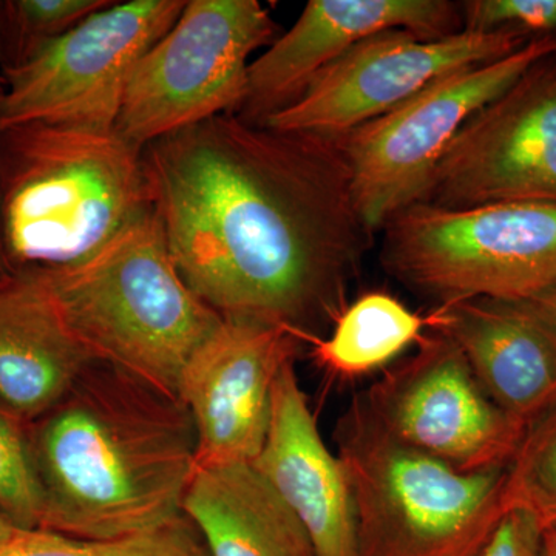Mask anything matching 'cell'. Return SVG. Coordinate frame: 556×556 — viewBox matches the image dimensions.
<instances>
[{
    "label": "cell",
    "mask_w": 556,
    "mask_h": 556,
    "mask_svg": "<svg viewBox=\"0 0 556 556\" xmlns=\"http://www.w3.org/2000/svg\"><path fill=\"white\" fill-rule=\"evenodd\" d=\"M142 161L170 257L208 308L298 338L334 325L375 237L334 138L223 115Z\"/></svg>",
    "instance_id": "cell-1"
},
{
    "label": "cell",
    "mask_w": 556,
    "mask_h": 556,
    "mask_svg": "<svg viewBox=\"0 0 556 556\" xmlns=\"http://www.w3.org/2000/svg\"><path fill=\"white\" fill-rule=\"evenodd\" d=\"M42 495L40 530L108 540L181 515L197 434L179 399L93 362L46 415L28 422Z\"/></svg>",
    "instance_id": "cell-2"
},
{
    "label": "cell",
    "mask_w": 556,
    "mask_h": 556,
    "mask_svg": "<svg viewBox=\"0 0 556 556\" xmlns=\"http://www.w3.org/2000/svg\"><path fill=\"white\" fill-rule=\"evenodd\" d=\"M152 211L142 150L116 131L0 130V237L10 276L76 265Z\"/></svg>",
    "instance_id": "cell-3"
},
{
    "label": "cell",
    "mask_w": 556,
    "mask_h": 556,
    "mask_svg": "<svg viewBox=\"0 0 556 556\" xmlns=\"http://www.w3.org/2000/svg\"><path fill=\"white\" fill-rule=\"evenodd\" d=\"M20 276L38 281L91 361L177 399L190 356L223 321L179 276L153 211L84 262Z\"/></svg>",
    "instance_id": "cell-4"
},
{
    "label": "cell",
    "mask_w": 556,
    "mask_h": 556,
    "mask_svg": "<svg viewBox=\"0 0 556 556\" xmlns=\"http://www.w3.org/2000/svg\"><path fill=\"white\" fill-rule=\"evenodd\" d=\"M357 556H477L506 514V468L464 473L402 444L364 393L336 424Z\"/></svg>",
    "instance_id": "cell-5"
},
{
    "label": "cell",
    "mask_w": 556,
    "mask_h": 556,
    "mask_svg": "<svg viewBox=\"0 0 556 556\" xmlns=\"http://www.w3.org/2000/svg\"><path fill=\"white\" fill-rule=\"evenodd\" d=\"M382 230L383 269L439 306L521 302L556 283L554 204L444 208L416 203Z\"/></svg>",
    "instance_id": "cell-6"
},
{
    "label": "cell",
    "mask_w": 556,
    "mask_h": 556,
    "mask_svg": "<svg viewBox=\"0 0 556 556\" xmlns=\"http://www.w3.org/2000/svg\"><path fill=\"white\" fill-rule=\"evenodd\" d=\"M277 25L257 0H186L169 31L137 62L115 131L139 150L223 115H239L249 58Z\"/></svg>",
    "instance_id": "cell-7"
},
{
    "label": "cell",
    "mask_w": 556,
    "mask_h": 556,
    "mask_svg": "<svg viewBox=\"0 0 556 556\" xmlns=\"http://www.w3.org/2000/svg\"><path fill=\"white\" fill-rule=\"evenodd\" d=\"M556 53V35L535 36L503 60L452 73L408 101L336 138L351 193L369 232L419 203L439 161L467 121L536 62Z\"/></svg>",
    "instance_id": "cell-8"
},
{
    "label": "cell",
    "mask_w": 556,
    "mask_h": 556,
    "mask_svg": "<svg viewBox=\"0 0 556 556\" xmlns=\"http://www.w3.org/2000/svg\"><path fill=\"white\" fill-rule=\"evenodd\" d=\"M185 5L186 0L112 2L27 61L2 68L0 130L43 123L115 131L131 70Z\"/></svg>",
    "instance_id": "cell-9"
},
{
    "label": "cell",
    "mask_w": 556,
    "mask_h": 556,
    "mask_svg": "<svg viewBox=\"0 0 556 556\" xmlns=\"http://www.w3.org/2000/svg\"><path fill=\"white\" fill-rule=\"evenodd\" d=\"M362 393L391 437L464 473L506 468L525 437L526 427L497 407L438 329Z\"/></svg>",
    "instance_id": "cell-10"
},
{
    "label": "cell",
    "mask_w": 556,
    "mask_h": 556,
    "mask_svg": "<svg viewBox=\"0 0 556 556\" xmlns=\"http://www.w3.org/2000/svg\"><path fill=\"white\" fill-rule=\"evenodd\" d=\"M530 39L510 28L463 30L433 40L405 30L379 33L321 70L298 101L262 124L336 139L386 115L437 80L503 60Z\"/></svg>",
    "instance_id": "cell-11"
},
{
    "label": "cell",
    "mask_w": 556,
    "mask_h": 556,
    "mask_svg": "<svg viewBox=\"0 0 556 556\" xmlns=\"http://www.w3.org/2000/svg\"><path fill=\"white\" fill-rule=\"evenodd\" d=\"M419 203L556 206V53L475 113L445 150Z\"/></svg>",
    "instance_id": "cell-12"
},
{
    "label": "cell",
    "mask_w": 556,
    "mask_h": 556,
    "mask_svg": "<svg viewBox=\"0 0 556 556\" xmlns=\"http://www.w3.org/2000/svg\"><path fill=\"white\" fill-rule=\"evenodd\" d=\"M302 340L287 328L223 318L178 383L197 434L195 468L252 464L268 433L278 371Z\"/></svg>",
    "instance_id": "cell-13"
},
{
    "label": "cell",
    "mask_w": 556,
    "mask_h": 556,
    "mask_svg": "<svg viewBox=\"0 0 556 556\" xmlns=\"http://www.w3.org/2000/svg\"><path fill=\"white\" fill-rule=\"evenodd\" d=\"M390 30L447 38L464 30L463 7L447 0H309L295 24L249 64L239 116L262 124L298 101L348 50Z\"/></svg>",
    "instance_id": "cell-14"
},
{
    "label": "cell",
    "mask_w": 556,
    "mask_h": 556,
    "mask_svg": "<svg viewBox=\"0 0 556 556\" xmlns=\"http://www.w3.org/2000/svg\"><path fill=\"white\" fill-rule=\"evenodd\" d=\"M251 466L299 519L317 556H357L345 468L318 431L295 358L278 371L268 433Z\"/></svg>",
    "instance_id": "cell-15"
},
{
    "label": "cell",
    "mask_w": 556,
    "mask_h": 556,
    "mask_svg": "<svg viewBox=\"0 0 556 556\" xmlns=\"http://www.w3.org/2000/svg\"><path fill=\"white\" fill-rule=\"evenodd\" d=\"M438 331L463 351L489 397L527 428L556 401V334L506 302L438 306Z\"/></svg>",
    "instance_id": "cell-16"
},
{
    "label": "cell",
    "mask_w": 556,
    "mask_h": 556,
    "mask_svg": "<svg viewBox=\"0 0 556 556\" xmlns=\"http://www.w3.org/2000/svg\"><path fill=\"white\" fill-rule=\"evenodd\" d=\"M93 364L30 276L0 281V402L25 422L53 408Z\"/></svg>",
    "instance_id": "cell-17"
},
{
    "label": "cell",
    "mask_w": 556,
    "mask_h": 556,
    "mask_svg": "<svg viewBox=\"0 0 556 556\" xmlns=\"http://www.w3.org/2000/svg\"><path fill=\"white\" fill-rule=\"evenodd\" d=\"M181 511L212 556H317L299 519L251 464L195 468Z\"/></svg>",
    "instance_id": "cell-18"
},
{
    "label": "cell",
    "mask_w": 556,
    "mask_h": 556,
    "mask_svg": "<svg viewBox=\"0 0 556 556\" xmlns=\"http://www.w3.org/2000/svg\"><path fill=\"white\" fill-rule=\"evenodd\" d=\"M434 325V311L420 316L393 295L375 291L348 303L329 338L302 336L300 340L313 346L320 367L350 379L387 367Z\"/></svg>",
    "instance_id": "cell-19"
},
{
    "label": "cell",
    "mask_w": 556,
    "mask_h": 556,
    "mask_svg": "<svg viewBox=\"0 0 556 556\" xmlns=\"http://www.w3.org/2000/svg\"><path fill=\"white\" fill-rule=\"evenodd\" d=\"M0 556L212 555L199 529L181 514L166 525L108 540H78L46 530H22L10 544L0 547Z\"/></svg>",
    "instance_id": "cell-20"
},
{
    "label": "cell",
    "mask_w": 556,
    "mask_h": 556,
    "mask_svg": "<svg viewBox=\"0 0 556 556\" xmlns=\"http://www.w3.org/2000/svg\"><path fill=\"white\" fill-rule=\"evenodd\" d=\"M504 506L532 515L546 527L556 521V401L527 426L506 467Z\"/></svg>",
    "instance_id": "cell-21"
},
{
    "label": "cell",
    "mask_w": 556,
    "mask_h": 556,
    "mask_svg": "<svg viewBox=\"0 0 556 556\" xmlns=\"http://www.w3.org/2000/svg\"><path fill=\"white\" fill-rule=\"evenodd\" d=\"M42 511L28 422L0 402V514L20 529L40 530Z\"/></svg>",
    "instance_id": "cell-22"
},
{
    "label": "cell",
    "mask_w": 556,
    "mask_h": 556,
    "mask_svg": "<svg viewBox=\"0 0 556 556\" xmlns=\"http://www.w3.org/2000/svg\"><path fill=\"white\" fill-rule=\"evenodd\" d=\"M112 0H13L3 2L5 40H11L14 56L5 67L22 64L43 46L109 7ZM3 67V68H5Z\"/></svg>",
    "instance_id": "cell-23"
},
{
    "label": "cell",
    "mask_w": 556,
    "mask_h": 556,
    "mask_svg": "<svg viewBox=\"0 0 556 556\" xmlns=\"http://www.w3.org/2000/svg\"><path fill=\"white\" fill-rule=\"evenodd\" d=\"M464 30H510L556 35V0H470L463 5Z\"/></svg>",
    "instance_id": "cell-24"
},
{
    "label": "cell",
    "mask_w": 556,
    "mask_h": 556,
    "mask_svg": "<svg viewBox=\"0 0 556 556\" xmlns=\"http://www.w3.org/2000/svg\"><path fill=\"white\" fill-rule=\"evenodd\" d=\"M543 527L532 515L511 508L504 514L496 529L477 556H543Z\"/></svg>",
    "instance_id": "cell-25"
},
{
    "label": "cell",
    "mask_w": 556,
    "mask_h": 556,
    "mask_svg": "<svg viewBox=\"0 0 556 556\" xmlns=\"http://www.w3.org/2000/svg\"><path fill=\"white\" fill-rule=\"evenodd\" d=\"M556 334V283L521 302H506Z\"/></svg>",
    "instance_id": "cell-26"
},
{
    "label": "cell",
    "mask_w": 556,
    "mask_h": 556,
    "mask_svg": "<svg viewBox=\"0 0 556 556\" xmlns=\"http://www.w3.org/2000/svg\"><path fill=\"white\" fill-rule=\"evenodd\" d=\"M24 529H20L13 521H10L5 515L0 514V547L7 546L14 540Z\"/></svg>",
    "instance_id": "cell-27"
},
{
    "label": "cell",
    "mask_w": 556,
    "mask_h": 556,
    "mask_svg": "<svg viewBox=\"0 0 556 556\" xmlns=\"http://www.w3.org/2000/svg\"><path fill=\"white\" fill-rule=\"evenodd\" d=\"M541 555L556 556V521L551 522L543 529V540H541Z\"/></svg>",
    "instance_id": "cell-28"
},
{
    "label": "cell",
    "mask_w": 556,
    "mask_h": 556,
    "mask_svg": "<svg viewBox=\"0 0 556 556\" xmlns=\"http://www.w3.org/2000/svg\"><path fill=\"white\" fill-rule=\"evenodd\" d=\"M3 39H5V11H3V3H0V54L3 50ZM3 87H5V78L0 70V93H2Z\"/></svg>",
    "instance_id": "cell-29"
},
{
    "label": "cell",
    "mask_w": 556,
    "mask_h": 556,
    "mask_svg": "<svg viewBox=\"0 0 556 556\" xmlns=\"http://www.w3.org/2000/svg\"><path fill=\"white\" fill-rule=\"evenodd\" d=\"M9 265H7L5 252H3L2 237H0V281L9 280Z\"/></svg>",
    "instance_id": "cell-30"
}]
</instances>
